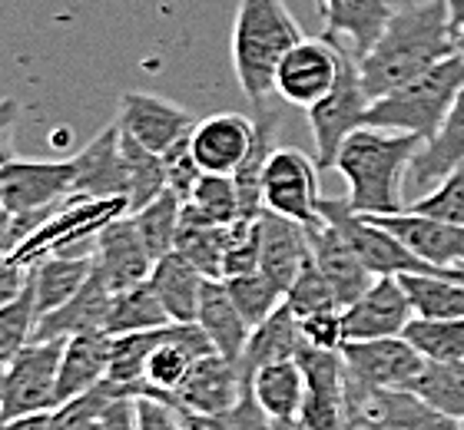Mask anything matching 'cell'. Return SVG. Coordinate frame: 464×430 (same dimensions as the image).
<instances>
[{
    "label": "cell",
    "mask_w": 464,
    "mask_h": 430,
    "mask_svg": "<svg viewBox=\"0 0 464 430\" xmlns=\"http://www.w3.org/2000/svg\"><path fill=\"white\" fill-rule=\"evenodd\" d=\"M77 186V166L73 159H10L0 166V189H4V209L10 215H30V212L57 209L67 202Z\"/></svg>",
    "instance_id": "7c38bea8"
},
{
    "label": "cell",
    "mask_w": 464,
    "mask_h": 430,
    "mask_svg": "<svg viewBox=\"0 0 464 430\" xmlns=\"http://www.w3.org/2000/svg\"><path fill=\"white\" fill-rule=\"evenodd\" d=\"M37 321H40L37 298H34V288L27 285L24 295L0 308V368H7V364L34 341Z\"/></svg>",
    "instance_id": "ee69618b"
},
{
    "label": "cell",
    "mask_w": 464,
    "mask_h": 430,
    "mask_svg": "<svg viewBox=\"0 0 464 430\" xmlns=\"http://www.w3.org/2000/svg\"><path fill=\"white\" fill-rule=\"evenodd\" d=\"M451 53H458V27L445 0H415L408 7H395L382 37L358 57L362 86L368 100H378Z\"/></svg>",
    "instance_id": "6da1fadb"
},
{
    "label": "cell",
    "mask_w": 464,
    "mask_h": 430,
    "mask_svg": "<svg viewBox=\"0 0 464 430\" xmlns=\"http://www.w3.org/2000/svg\"><path fill=\"white\" fill-rule=\"evenodd\" d=\"M415 318L411 301L398 275H378L368 291L342 308V325H345V341H372V338H395L405 335L408 321Z\"/></svg>",
    "instance_id": "2e32d148"
},
{
    "label": "cell",
    "mask_w": 464,
    "mask_h": 430,
    "mask_svg": "<svg viewBox=\"0 0 464 430\" xmlns=\"http://www.w3.org/2000/svg\"><path fill=\"white\" fill-rule=\"evenodd\" d=\"M110 344L113 338L107 331H83V335L67 338L57 374V407L107 381Z\"/></svg>",
    "instance_id": "4316f807"
},
{
    "label": "cell",
    "mask_w": 464,
    "mask_h": 430,
    "mask_svg": "<svg viewBox=\"0 0 464 430\" xmlns=\"http://www.w3.org/2000/svg\"><path fill=\"white\" fill-rule=\"evenodd\" d=\"M368 103L372 100H368L365 86H362L355 53L348 47H342V63H339L335 86L312 110H305L309 113V129H312V143H315V163H319V169H335L342 143L355 133L358 126H365Z\"/></svg>",
    "instance_id": "8992f818"
},
{
    "label": "cell",
    "mask_w": 464,
    "mask_h": 430,
    "mask_svg": "<svg viewBox=\"0 0 464 430\" xmlns=\"http://www.w3.org/2000/svg\"><path fill=\"white\" fill-rule=\"evenodd\" d=\"M405 341L425 361H464V318H411Z\"/></svg>",
    "instance_id": "f35d334b"
},
{
    "label": "cell",
    "mask_w": 464,
    "mask_h": 430,
    "mask_svg": "<svg viewBox=\"0 0 464 430\" xmlns=\"http://www.w3.org/2000/svg\"><path fill=\"white\" fill-rule=\"evenodd\" d=\"M458 53H461V57H464V24H461V27H458Z\"/></svg>",
    "instance_id": "680465c9"
},
{
    "label": "cell",
    "mask_w": 464,
    "mask_h": 430,
    "mask_svg": "<svg viewBox=\"0 0 464 430\" xmlns=\"http://www.w3.org/2000/svg\"><path fill=\"white\" fill-rule=\"evenodd\" d=\"M223 249H226V225L199 219L189 205H183V222L176 235V252L193 262L206 278H223Z\"/></svg>",
    "instance_id": "8d00e7d4"
},
{
    "label": "cell",
    "mask_w": 464,
    "mask_h": 430,
    "mask_svg": "<svg viewBox=\"0 0 464 430\" xmlns=\"http://www.w3.org/2000/svg\"><path fill=\"white\" fill-rule=\"evenodd\" d=\"M464 90V57L451 53L415 80L401 83L392 93L372 100L365 110V126L411 133L418 139H431L448 119L455 100Z\"/></svg>",
    "instance_id": "277c9868"
},
{
    "label": "cell",
    "mask_w": 464,
    "mask_h": 430,
    "mask_svg": "<svg viewBox=\"0 0 464 430\" xmlns=\"http://www.w3.org/2000/svg\"><path fill=\"white\" fill-rule=\"evenodd\" d=\"M206 430H272V417L262 411V404L256 401L252 381L242 387L239 401L232 404L229 411L216 414V417H199Z\"/></svg>",
    "instance_id": "c3c4849f"
},
{
    "label": "cell",
    "mask_w": 464,
    "mask_h": 430,
    "mask_svg": "<svg viewBox=\"0 0 464 430\" xmlns=\"http://www.w3.org/2000/svg\"><path fill=\"white\" fill-rule=\"evenodd\" d=\"M246 384L249 381L242 377L239 361H229L223 354H206L176 387V401L196 417H216L239 401Z\"/></svg>",
    "instance_id": "d6986e66"
},
{
    "label": "cell",
    "mask_w": 464,
    "mask_h": 430,
    "mask_svg": "<svg viewBox=\"0 0 464 430\" xmlns=\"http://www.w3.org/2000/svg\"><path fill=\"white\" fill-rule=\"evenodd\" d=\"M196 325L203 328L206 338L213 341L216 354H223V358H229V361H239L242 351H246V344H249V335H252V325L242 318L239 308H236V301H232L223 278H206Z\"/></svg>",
    "instance_id": "f1b7e54d"
},
{
    "label": "cell",
    "mask_w": 464,
    "mask_h": 430,
    "mask_svg": "<svg viewBox=\"0 0 464 430\" xmlns=\"http://www.w3.org/2000/svg\"><path fill=\"white\" fill-rule=\"evenodd\" d=\"M169 325L163 328H150V331H133V335H116L110 344V381L126 384L140 394V384H143V371L150 354L160 348V341L166 338Z\"/></svg>",
    "instance_id": "60d3db41"
},
{
    "label": "cell",
    "mask_w": 464,
    "mask_h": 430,
    "mask_svg": "<svg viewBox=\"0 0 464 430\" xmlns=\"http://www.w3.org/2000/svg\"><path fill=\"white\" fill-rule=\"evenodd\" d=\"M183 205L186 202L173 189H163L153 202H146L143 209L130 212V219H133L136 232H140L143 245L150 249L153 262L176 249V235H179V222H183Z\"/></svg>",
    "instance_id": "d590c367"
},
{
    "label": "cell",
    "mask_w": 464,
    "mask_h": 430,
    "mask_svg": "<svg viewBox=\"0 0 464 430\" xmlns=\"http://www.w3.org/2000/svg\"><path fill=\"white\" fill-rule=\"evenodd\" d=\"M319 209H322V219H329L332 225L345 235L348 245H352L355 255L362 258V265H365L375 278L378 275H408V272H445V268L428 265L425 258H418L405 242L398 239L395 232H388L378 219L352 212L348 199L322 196Z\"/></svg>",
    "instance_id": "52a82bcc"
},
{
    "label": "cell",
    "mask_w": 464,
    "mask_h": 430,
    "mask_svg": "<svg viewBox=\"0 0 464 430\" xmlns=\"http://www.w3.org/2000/svg\"><path fill=\"white\" fill-rule=\"evenodd\" d=\"M110 301H113V291L93 272L87 278V285L80 288L70 301H63V305L47 311V315H40L34 341H67V338L83 335V331H103Z\"/></svg>",
    "instance_id": "484cf974"
},
{
    "label": "cell",
    "mask_w": 464,
    "mask_h": 430,
    "mask_svg": "<svg viewBox=\"0 0 464 430\" xmlns=\"http://www.w3.org/2000/svg\"><path fill=\"white\" fill-rule=\"evenodd\" d=\"M186 205L213 225H229L242 215L236 182H232V176H219V172H203Z\"/></svg>",
    "instance_id": "7bdbcfd3"
},
{
    "label": "cell",
    "mask_w": 464,
    "mask_h": 430,
    "mask_svg": "<svg viewBox=\"0 0 464 430\" xmlns=\"http://www.w3.org/2000/svg\"><path fill=\"white\" fill-rule=\"evenodd\" d=\"M302 348V331H299V318L292 315L289 305L276 308L262 325L252 328L249 344L239 358V371L246 381H252V371L262 368V364L272 361H285V358H295Z\"/></svg>",
    "instance_id": "836d02e7"
},
{
    "label": "cell",
    "mask_w": 464,
    "mask_h": 430,
    "mask_svg": "<svg viewBox=\"0 0 464 430\" xmlns=\"http://www.w3.org/2000/svg\"><path fill=\"white\" fill-rule=\"evenodd\" d=\"M150 285L160 295L173 325H193L206 288V275L193 262H186L176 249L169 255L156 258L153 272H150Z\"/></svg>",
    "instance_id": "f546056e"
},
{
    "label": "cell",
    "mask_w": 464,
    "mask_h": 430,
    "mask_svg": "<svg viewBox=\"0 0 464 430\" xmlns=\"http://www.w3.org/2000/svg\"><path fill=\"white\" fill-rule=\"evenodd\" d=\"M398 282L415 318H464V272H408Z\"/></svg>",
    "instance_id": "d6a6232c"
},
{
    "label": "cell",
    "mask_w": 464,
    "mask_h": 430,
    "mask_svg": "<svg viewBox=\"0 0 464 430\" xmlns=\"http://www.w3.org/2000/svg\"><path fill=\"white\" fill-rule=\"evenodd\" d=\"M116 123L150 153L166 156L173 146L189 139L199 119H193V113H186L183 106H176L173 100H163V96L123 93L116 103Z\"/></svg>",
    "instance_id": "9a60e30c"
},
{
    "label": "cell",
    "mask_w": 464,
    "mask_h": 430,
    "mask_svg": "<svg viewBox=\"0 0 464 430\" xmlns=\"http://www.w3.org/2000/svg\"><path fill=\"white\" fill-rule=\"evenodd\" d=\"M319 163L302 149H276L262 172V212L312 225L322 219Z\"/></svg>",
    "instance_id": "ba28073f"
},
{
    "label": "cell",
    "mask_w": 464,
    "mask_h": 430,
    "mask_svg": "<svg viewBox=\"0 0 464 430\" xmlns=\"http://www.w3.org/2000/svg\"><path fill=\"white\" fill-rule=\"evenodd\" d=\"M315 4H322V0H315Z\"/></svg>",
    "instance_id": "be15d7a7"
},
{
    "label": "cell",
    "mask_w": 464,
    "mask_h": 430,
    "mask_svg": "<svg viewBox=\"0 0 464 430\" xmlns=\"http://www.w3.org/2000/svg\"><path fill=\"white\" fill-rule=\"evenodd\" d=\"M20 245V235H17V219L10 215L7 209H0V258L14 255Z\"/></svg>",
    "instance_id": "f5cc1de1"
},
{
    "label": "cell",
    "mask_w": 464,
    "mask_h": 430,
    "mask_svg": "<svg viewBox=\"0 0 464 430\" xmlns=\"http://www.w3.org/2000/svg\"><path fill=\"white\" fill-rule=\"evenodd\" d=\"M348 381L365 391H395L411 387L418 371L425 368V358L405 341L395 338H372V341H345L342 344Z\"/></svg>",
    "instance_id": "4fadbf2b"
},
{
    "label": "cell",
    "mask_w": 464,
    "mask_h": 430,
    "mask_svg": "<svg viewBox=\"0 0 464 430\" xmlns=\"http://www.w3.org/2000/svg\"><path fill=\"white\" fill-rule=\"evenodd\" d=\"M0 421H4V371H0Z\"/></svg>",
    "instance_id": "91938a15"
},
{
    "label": "cell",
    "mask_w": 464,
    "mask_h": 430,
    "mask_svg": "<svg viewBox=\"0 0 464 430\" xmlns=\"http://www.w3.org/2000/svg\"><path fill=\"white\" fill-rule=\"evenodd\" d=\"M0 209H4V189H0Z\"/></svg>",
    "instance_id": "6125c7cd"
},
{
    "label": "cell",
    "mask_w": 464,
    "mask_h": 430,
    "mask_svg": "<svg viewBox=\"0 0 464 430\" xmlns=\"http://www.w3.org/2000/svg\"><path fill=\"white\" fill-rule=\"evenodd\" d=\"M123 169H126V202H130V212L143 209L146 202H153L166 189L163 156L150 153L146 146H140L126 133H123Z\"/></svg>",
    "instance_id": "ab89813d"
},
{
    "label": "cell",
    "mask_w": 464,
    "mask_h": 430,
    "mask_svg": "<svg viewBox=\"0 0 464 430\" xmlns=\"http://www.w3.org/2000/svg\"><path fill=\"white\" fill-rule=\"evenodd\" d=\"M252 391L272 421H299L305 401V374L295 358L262 364L252 371Z\"/></svg>",
    "instance_id": "1f68e13d"
},
{
    "label": "cell",
    "mask_w": 464,
    "mask_h": 430,
    "mask_svg": "<svg viewBox=\"0 0 464 430\" xmlns=\"http://www.w3.org/2000/svg\"><path fill=\"white\" fill-rule=\"evenodd\" d=\"M206 354H216V348L196 321L193 325H169L160 348L146 361L140 394H173L176 397V387L183 384L186 374L193 371V364Z\"/></svg>",
    "instance_id": "7402d4cb"
},
{
    "label": "cell",
    "mask_w": 464,
    "mask_h": 430,
    "mask_svg": "<svg viewBox=\"0 0 464 430\" xmlns=\"http://www.w3.org/2000/svg\"><path fill=\"white\" fill-rule=\"evenodd\" d=\"M130 215V202L126 199H90V196H70L53 215H50L37 232H30L20 242L14 255L24 265H34L40 258L60 255H93L97 235L107 229L110 222Z\"/></svg>",
    "instance_id": "5b68a950"
},
{
    "label": "cell",
    "mask_w": 464,
    "mask_h": 430,
    "mask_svg": "<svg viewBox=\"0 0 464 430\" xmlns=\"http://www.w3.org/2000/svg\"><path fill=\"white\" fill-rule=\"evenodd\" d=\"M262 255V215H239L226 225V249H223V278L246 275L259 268Z\"/></svg>",
    "instance_id": "f6af8a7d"
},
{
    "label": "cell",
    "mask_w": 464,
    "mask_h": 430,
    "mask_svg": "<svg viewBox=\"0 0 464 430\" xmlns=\"http://www.w3.org/2000/svg\"><path fill=\"white\" fill-rule=\"evenodd\" d=\"M93 272L103 278V285L113 295L150 278L153 255L143 245V239H140V232H136L130 215L110 222L107 229L97 235V245H93Z\"/></svg>",
    "instance_id": "e0dca14e"
},
{
    "label": "cell",
    "mask_w": 464,
    "mask_h": 430,
    "mask_svg": "<svg viewBox=\"0 0 464 430\" xmlns=\"http://www.w3.org/2000/svg\"><path fill=\"white\" fill-rule=\"evenodd\" d=\"M302 37L305 33L285 0H239L229 53L239 90L252 106H262L276 93V70Z\"/></svg>",
    "instance_id": "3957f363"
},
{
    "label": "cell",
    "mask_w": 464,
    "mask_h": 430,
    "mask_svg": "<svg viewBox=\"0 0 464 430\" xmlns=\"http://www.w3.org/2000/svg\"><path fill=\"white\" fill-rule=\"evenodd\" d=\"M418 139L411 133L358 126L339 149L335 169L348 186V205L358 215H395L405 209V176L415 159Z\"/></svg>",
    "instance_id": "7a4b0ae2"
},
{
    "label": "cell",
    "mask_w": 464,
    "mask_h": 430,
    "mask_svg": "<svg viewBox=\"0 0 464 430\" xmlns=\"http://www.w3.org/2000/svg\"><path fill=\"white\" fill-rule=\"evenodd\" d=\"M285 305H289V311L299 318V321L315 315V311H325V308H342L339 298H335V288H332L329 278L315 268L312 255H309V262L302 265L299 278H295L292 288L285 291Z\"/></svg>",
    "instance_id": "bcb514c9"
},
{
    "label": "cell",
    "mask_w": 464,
    "mask_h": 430,
    "mask_svg": "<svg viewBox=\"0 0 464 430\" xmlns=\"http://www.w3.org/2000/svg\"><path fill=\"white\" fill-rule=\"evenodd\" d=\"M252 146V116L213 113L199 119L189 133V153L203 172L232 176Z\"/></svg>",
    "instance_id": "44dd1931"
},
{
    "label": "cell",
    "mask_w": 464,
    "mask_h": 430,
    "mask_svg": "<svg viewBox=\"0 0 464 430\" xmlns=\"http://www.w3.org/2000/svg\"><path fill=\"white\" fill-rule=\"evenodd\" d=\"M309 235V255L315 262L322 275L329 278V285L335 288L339 305L348 308L362 291H368V285L375 282V275L362 265V258L355 255V249L348 245V239L342 235L329 219H319L305 225Z\"/></svg>",
    "instance_id": "ac0fdd59"
},
{
    "label": "cell",
    "mask_w": 464,
    "mask_h": 430,
    "mask_svg": "<svg viewBox=\"0 0 464 430\" xmlns=\"http://www.w3.org/2000/svg\"><path fill=\"white\" fill-rule=\"evenodd\" d=\"M305 262H309V235H305V225L282 219L276 212H262V255H259L262 272L282 291H289Z\"/></svg>",
    "instance_id": "83f0119b"
},
{
    "label": "cell",
    "mask_w": 464,
    "mask_h": 430,
    "mask_svg": "<svg viewBox=\"0 0 464 430\" xmlns=\"http://www.w3.org/2000/svg\"><path fill=\"white\" fill-rule=\"evenodd\" d=\"M67 341H30L24 351L0 368L4 371V421L57 407V374Z\"/></svg>",
    "instance_id": "9c48e42d"
},
{
    "label": "cell",
    "mask_w": 464,
    "mask_h": 430,
    "mask_svg": "<svg viewBox=\"0 0 464 430\" xmlns=\"http://www.w3.org/2000/svg\"><path fill=\"white\" fill-rule=\"evenodd\" d=\"M448 14H451V20H455V27H461L464 24V0H445Z\"/></svg>",
    "instance_id": "9f6ffc18"
},
{
    "label": "cell",
    "mask_w": 464,
    "mask_h": 430,
    "mask_svg": "<svg viewBox=\"0 0 464 430\" xmlns=\"http://www.w3.org/2000/svg\"><path fill=\"white\" fill-rule=\"evenodd\" d=\"M226 288H229L232 301L236 308L242 311V318L249 321L252 328L262 325L266 318L276 311V308L285 305V291H282L276 282H272L262 268L256 272H246V275H232V278H223Z\"/></svg>",
    "instance_id": "b9f144b4"
},
{
    "label": "cell",
    "mask_w": 464,
    "mask_h": 430,
    "mask_svg": "<svg viewBox=\"0 0 464 430\" xmlns=\"http://www.w3.org/2000/svg\"><path fill=\"white\" fill-rule=\"evenodd\" d=\"M93 275V255H47L30 265V288L37 298V311L47 315L53 308L77 295L80 288L87 285V278Z\"/></svg>",
    "instance_id": "4dcf8cb0"
},
{
    "label": "cell",
    "mask_w": 464,
    "mask_h": 430,
    "mask_svg": "<svg viewBox=\"0 0 464 430\" xmlns=\"http://www.w3.org/2000/svg\"><path fill=\"white\" fill-rule=\"evenodd\" d=\"M272 430H305L299 421H272Z\"/></svg>",
    "instance_id": "6f0895ef"
},
{
    "label": "cell",
    "mask_w": 464,
    "mask_h": 430,
    "mask_svg": "<svg viewBox=\"0 0 464 430\" xmlns=\"http://www.w3.org/2000/svg\"><path fill=\"white\" fill-rule=\"evenodd\" d=\"M408 391L464 424V361H425Z\"/></svg>",
    "instance_id": "74e56055"
},
{
    "label": "cell",
    "mask_w": 464,
    "mask_h": 430,
    "mask_svg": "<svg viewBox=\"0 0 464 430\" xmlns=\"http://www.w3.org/2000/svg\"><path fill=\"white\" fill-rule=\"evenodd\" d=\"M17 116H20V103L17 100H0V133H10L14 126H17Z\"/></svg>",
    "instance_id": "11a10c76"
},
{
    "label": "cell",
    "mask_w": 464,
    "mask_h": 430,
    "mask_svg": "<svg viewBox=\"0 0 464 430\" xmlns=\"http://www.w3.org/2000/svg\"><path fill=\"white\" fill-rule=\"evenodd\" d=\"M77 186L73 196L90 199H126V169H123V133L120 123L100 129L77 156Z\"/></svg>",
    "instance_id": "cb8c5ba5"
},
{
    "label": "cell",
    "mask_w": 464,
    "mask_h": 430,
    "mask_svg": "<svg viewBox=\"0 0 464 430\" xmlns=\"http://www.w3.org/2000/svg\"><path fill=\"white\" fill-rule=\"evenodd\" d=\"M0 430H50V414H30L17 421H0Z\"/></svg>",
    "instance_id": "db71d44e"
},
{
    "label": "cell",
    "mask_w": 464,
    "mask_h": 430,
    "mask_svg": "<svg viewBox=\"0 0 464 430\" xmlns=\"http://www.w3.org/2000/svg\"><path fill=\"white\" fill-rule=\"evenodd\" d=\"M345 430H365V427H358V424H348V427Z\"/></svg>",
    "instance_id": "94428289"
},
{
    "label": "cell",
    "mask_w": 464,
    "mask_h": 430,
    "mask_svg": "<svg viewBox=\"0 0 464 430\" xmlns=\"http://www.w3.org/2000/svg\"><path fill=\"white\" fill-rule=\"evenodd\" d=\"M342 47L329 37H302L276 70V96L282 103L312 110L339 77Z\"/></svg>",
    "instance_id": "5bb4252c"
},
{
    "label": "cell",
    "mask_w": 464,
    "mask_h": 430,
    "mask_svg": "<svg viewBox=\"0 0 464 430\" xmlns=\"http://www.w3.org/2000/svg\"><path fill=\"white\" fill-rule=\"evenodd\" d=\"M163 166H166V189H173L179 199L189 202L196 182H199V176H203V169L196 166L193 153H189V139L173 146V149L163 156Z\"/></svg>",
    "instance_id": "f907efd6"
},
{
    "label": "cell",
    "mask_w": 464,
    "mask_h": 430,
    "mask_svg": "<svg viewBox=\"0 0 464 430\" xmlns=\"http://www.w3.org/2000/svg\"><path fill=\"white\" fill-rule=\"evenodd\" d=\"M302 341L322 351H342L345 344V325H342V308H325L315 315L302 318L299 321Z\"/></svg>",
    "instance_id": "681fc988"
},
{
    "label": "cell",
    "mask_w": 464,
    "mask_h": 430,
    "mask_svg": "<svg viewBox=\"0 0 464 430\" xmlns=\"http://www.w3.org/2000/svg\"><path fill=\"white\" fill-rule=\"evenodd\" d=\"M295 361L305 374V401H302L299 424L305 430H345L348 374L342 351H322L302 341Z\"/></svg>",
    "instance_id": "30bf717a"
},
{
    "label": "cell",
    "mask_w": 464,
    "mask_h": 430,
    "mask_svg": "<svg viewBox=\"0 0 464 430\" xmlns=\"http://www.w3.org/2000/svg\"><path fill=\"white\" fill-rule=\"evenodd\" d=\"M372 219L382 222L388 232H395L428 265L464 272V225L458 222L431 219V215H418L408 209L395 212V215H372Z\"/></svg>",
    "instance_id": "ffe728a7"
},
{
    "label": "cell",
    "mask_w": 464,
    "mask_h": 430,
    "mask_svg": "<svg viewBox=\"0 0 464 430\" xmlns=\"http://www.w3.org/2000/svg\"><path fill=\"white\" fill-rule=\"evenodd\" d=\"M163 325H173V321H169L163 301H160V295H156L150 278H146L140 285L116 291L113 301H110L103 331L110 338H116V335H133V331H150V328H163Z\"/></svg>",
    "instance_id": "e575fe53"
},
{
    "label": "cell",
    "mask_w": 464,
    "mask_h": 430,
    "mask_svg": "<svg viewBox=\"0 0 464 430\" xmlns=\"http://www.w3.org/2000/svg\"><path fill=\"white\" fill-rule=\"evenodd\" d=\"M348 424L365 430H464L461 421L435 411L415 391H365L348 381Z\"/></svg>",
    "instance_id": "8fae6325"
},
{
    "label": "cell",
    "mask_w": 464,
    "mask_h": 430,
    "mask_svg": "<svg viewBox=\"0 0 464 430\" xmlns=\"http://www.w3.org/2000/svg\"><path fill=\"white\" fill-rule=\"evenodd\" d=\"M30 285V265H24L17 255L0 258V308L20 298Z\"/></svg>",
    "instance_id": "816d5d0a"
},
{
    "label": "cell",
    "mask_w": 464,
    "mask_h": 430,
    "mask_svg": "<svg viewBox=\"0 0 464 430\" xmlns=\"http://www.w3.org/2000/svg\"><path fill=\"white\" fill-rule=\"evenodd\" d=\"M405 209L418 212V215H431V219H445V222L464 225V163L448 172L431 192L405 202Z\"/></svg>",
    "instance_id": "7dc6e473"
},
{
    "label": "cell",
    "mask_w": 464,
    "mask_h": 430,
    "mask_svg": "<svg viewBox=\"0 0 464 430\" xmlns=\"http://www.w3.org/2000/svg\"><path fill=\"white\" fill-rule=\"evenodd\" d=\"M319 14L325 20V37L348 47L358 60L382 37V30L395 14V4L392 0H322Z\"/></svg>",
    "instance_id": "d4e9b609"
},
{
    "label": "cell",
    "mask_w": 464,
    "mask_h": 430,
    "mask_svg": "<svg viewBox=\"0 0 464 430\" xmlns=\"http://www.w3.org/2000/svg\"><path fill=\"white\" fill-rule=\"evenodd\" d=\"M461 163H464V90L455 100V106H451L448 119L441 123V129H438L431 139H425V143L418 146L415 159L408 166L401 192L418 199V196H425V192L435 189L438 182Z\"/></svg>",
    "instance_id": "603a6c76"
}]
</instances>
